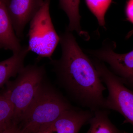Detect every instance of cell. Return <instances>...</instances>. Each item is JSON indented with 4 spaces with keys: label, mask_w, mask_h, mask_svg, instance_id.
Segmentation results:
<instances>
[{
    "label": "cell",
    "mask_w": 133,
    "mask_h": 133,
    "mask_svg": "<svg viewBox=\"0 0 133 133\" xmlns=\"http://www.w3.org/2000/svg\"><path fill=\"white\" fill-rule=\"evenodd\" d=\"M59 38L62 56L51 59L50 63L60 84L80 106L93 112L107 109L103 94L107 88L92 59L83 52L71 32L66 30Z\"/></svg>",
    "instance_id": "1"
},
{
    "label": "cell",
    "mask_w": 133,
    "mask_h": 133,
    "mask_svg": "<svg viewBox=\"0 0 133 133\" xmlns=\"http://www.w3.org/2000/svg\"><path fill=\"white\" fill-rule=\"evenodd\" d=\"M74 107L56 89L44 83L18 125L21 133H36Z\"/></svg>",
    "instance_id": "2"
},
{
    "label": "cell",
    "mask_w": 133,
    "mask_h": 133,
    "mask_svg": "<svg viewBox=\"0 0 133 133\" xmlns=\"http://www.w3.org/2000/svg\"><path fill=\"white\" fill-rule=\"evenodd\" d=\"M45 75L44 65H29L21 70L15 80L6 84L4 91L14 107V123H20L44 83Z\"/></svg>",
    "instance_id": "3"
},
{
    "label": "cell",
    "mask_w": 133,
    "mask_h": 133,
    "mask_svg": "<svg viewBox=\"0 0 133 133\" xmlns=\"http://www.w3.org/2000/svg\"><path fill=\"white\" fill-rule=\"evenodd\" d=\"M50 1H44L43 5L30 22L28 47L30 51L38 55L37 59L44 57L51 59L60 40L50 15Z\"/></svg>",
    "instance_id": "4"
},
{
    "label": "cell",
    "mask_w": 133,
    "mask_h": 133,
    "mask_svg": "<svg viewBox=\"0 0 133 133\" xmlns=\"http://www.w3.org/2000/svg\"><path fill=\"white\" fill-rule=\"evenodd\" d=\"M92 61L108 90L106 109L118 112L125 118V122L133 126V91L125 85L103 62L96 58Z\"/></svg>",
    "instance_id": "5"
},
{
    "label": "cell",
    "mask_w": 133,
    "mask_h": 133,
    "mask_svg": "<svg viewBox=\"0 0 133 133\" xmlns=\"http://www.w3.org/2000/svg\"><path fill=\"white\" fill-rule=\"evenodd\" d=\"M113 46L105 44L90 54L100 61L107 63L110 69L127 87L133 89V50L125 54L115 52Z\"/></svg>",
    "instance_id": "6"
},
{
    "label": "cell",
    "mask_w": 133,
    "mask_h": 133,
    "mask_svg": "<svg viewBox=\"0 0 133 133\" xmlns=\"http://www.w3.org/2000/svg\"><path fill=\"white\" fill-rule=\"evenodd\" d=\"M93 115L94 112L89 109L74 107L36 133H78L84 125L89 123Z\"/></svg>",
    "instance_id": "7"
},
{
    "label": "cell",
    "mask_w": 133,
    "mask_h": 133,
    "mask_svg": "<svg viewBox=\"0 0 133 133\" xmlns=\"http://www.w3.org/2000/svg\"><path fill=\"white\" fill-rule=\"evenodd\" d=\"M45 0H5L17 36L22 38L26 24L43 5Z\"/></svg>",
    "instance_id": "8"
},
{
    "label": "cell",
    "mask_w": 133,
    "mask_h": 133,
    "mask_svg": "<svg viewBox=\"0 0 133 133\" xmlns=\"http://www.w3.org/2000/svg\"><path fill=\"white\" fill-rule=\"evenodd\" d=\"M0 45L13 53L19 52L23 48L15 32L5 0H0Z\"/></svg>",
    "instance_id": "9"
},
{
    "label": "cell",
    "mask_w": 133,
    "mask_h": 133,
    "mask_svg": "<svg viewBox=\"0 0 133 133\" xmlns=\"http://www.w3.org/2000/svg\"><path fill=\"white\" fill-rule=\"evenodd\" d=\"M29 51L28 46L24 45L21 51L13 53L11 57L0 62V88L6 84L10 78L18 75L24 67V59Z\"/></svg>",
    "instance_id": "10"
},
{
    "label": "cell",
    "mask_w": 133,
    "mask_h": 133,
    "mask_svg": "<svg viewBox=\"0 0 133 133\" xmlns=\"http://www.w3.org/2000/svg\"><path fill=\"white\" fill-rule=\"evenodd\" d=\"M108 109H101L94 112L89 124L90 128L86 133H128L119 130L109 119Z\"/></svg>",
    "instance_id": "11"
},
{
    "label": "cell",
    "mask_w": 133,
    "mask_h": 133,
    "mask_svg": "<svg viewBox=\"0 0 133 133\" xmlns=\"http://www.w3.org/2000/svg\"><path fill=\"white\" fill-rule=\"evenodd\" d=\"M59 7L66 13L69 21L66 30L75 31L79 35L84 34L80 25V17L79 10L80 0H59Z\"/></svg>",
    "instance_id": "12"
},
{
    "label": "cell",
    "mask_w": 133,
    "mask_h": 133,
    "mask_svg": "<svg viewBox=\"0 0 133 133\" xmlns=\"http://www.w3.org/2000/svg\"><path fill=\"white\" fill-rule=\"evenodd\" d=\"M14 108L4 91H0V133L13 121Z\"/></svg>",
    "instance_id": "13"
},
{
    "label": "cell",
    "mask_w": 133,
    "mask_h": 133,
    "mask_svg": "<svg viewBox=\"0 0 133 133\" xmlns=\"http://www.w3.org/2000/svg\"><path fill=\"white\" fill-rule=\"evenodd\" d=\"M91 12L97 19L100 26H105V15L111 3L112 0H85Z\"/></svg>",
    "instance_id": "14"
},
{
    "label": "cell",
    "mask_w": 133,
    "mask_h": 133,
    "mask_svg": "<svg viewBox=\"0 0 133 133\" xmlns=\"http://www.w3.org/2000/svg\"><path fill=\"white\" fill-rule=\"evenodd\" d=\"M125 11L128 20L133 24V0H128L126 5Z\"/></svg>",
    "instance_id": "15"
},
{
    "label": "cell",
    "mask_w": 133,
    "mask_h": 133,
    "mask_svg": "<svg viewBox=\"0 0 133 133\" xmlns=\"http://www.w3.org/2000/svg\"><path fill=\"white\" fill-rule=\"evenodd\" d=\"M1 133H21V132L18 125L12 121Z\"/></svg>",
    "instance_id": "16"
},
{
    "label": "cell",
    "mask_w": 133,
    "mask_h": 133,
    "mask_svg": "<svg viewBox=\"0 0 133 133\" xmlns=\"http://www.w3.org/2000/svg\"><path fill=\"white\" fill-rule=\"evenodd\" d=\"M1 48H2V46L1 45H0V49H1Z\"/></svg>",
    "instance_id": "17"
}]
</instances>
